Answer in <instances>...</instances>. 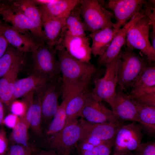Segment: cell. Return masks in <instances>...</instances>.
<instances>
[{"label": "cell", "mask_w": 155, "mask_h": 155, "mask_svg": "<svg viewBox=\"0 0 155 155\" xmlns=\"http://www.w3.org/2000/svg\"><path fill=\"white\" fill-rule=\"evenodd\" d=\"M100 99L90 91L87 97L81 117L86 121L95 123H123L113 112L107 108Z\"/></svg>", "instance_id": "9"}, {"label": "cell", "mask_w": 155, "mask_h": 155, "mask_svg": "<svg viewBox=\"0 0 155 155\" xmlns=\"http://www.w3.org/2000/svg\"><path fill=\"white\" fill-rule=\"evenodd\" d=\"M83 129L79 121L65 126L47 143L51 150L59 155L70 154L83 135Z\"/></svg>", "instance_id": "11"}, {"label": "cell", "mask_w": 155, "mask_h": 155, "mask_svg": "<svg viewBox=\"0 0 155 155\" xmlns=\"http://www.w3.org/2000/svg\"><path fill=\"white\" fill-rule=\"evenodd\" d=\"M80 1V0H40V5H43L53 15L65 19L71 10Z\"/></svg>", "instance_id": "23"}, {"label": "cell", "mask_w": 155, "mask_h": 155, "mask_svg": "<svg viewBox=\"0 0 155 155\" xmlns=\"http://www.w3.org/2000/svg\"><path fill=\"white\" fill-rule=\"evenodd\" d=\"M119 29L106 27L89 34L92 40V53L95 57L102 55L107 49Z\"/></svg>", "instance_id": "21"}, {"label": "cell", "mask_w": 155, "mask_h": 155, "mask_svg": "<svg viewBox=\"0 0 155 155\" xmlns=\"http://www.w3.org/2000/svg\"><path fill=\"white\" fill-rule=\"evenodd\" d=\"M57 54L62 74V99H68L75 94L89 90L92 80L99 78L97 75L98 70L90 62L78 61L70 55L64 48L58 49Z\"/></svg>", "instance_id": "1"}, {"label": "cell", "mask_w": 155, "mask_h": 155, "mask_svg": "<svg viewBox=\"0 0 155 155\" xmlns=\"http://www.w3.org/2000/svg\"><path fill=\"white\" fill-rule=\"evenodd\" d=\"M118 155H135V153H133L131 152H129L125 153L120 154Z\"/></svg>", "instance_id": "45"}, {"label": "cell", "mask_w": 155, "mask_h": 155, "mask_svg": "<svg viewBox=\"0 0 155 155\" xmlns=\"http://www.w3.org/2000/svg\"><path fill=\"white\" fill-rule=\"evenodd\" d=\"M135 151V155H155V143L151 142L141 143Z\"/></svg>", "instance_id": "35"}, {"label": "cell", "mask_w": 155, "mask_h": 155, "mask_svg": "<svg viewBox=\"0 0 155 155\" xmlns=\"http://www.w3.org/2000/svg\"><path fill=\"white\" fill-rule=\"evenodd\" d=\"M151 21L152 28V31L150 34L151 44L153 48L155 50V19H152Z\"/></svg>", "instance_id": "42"}, {"label": "cell", "mask_w": 155, "mask_h": 155, "mask_svg": "<svg viewBox=\"0 0 155 155\" xmlns=\"http://www.w3.org/2000/svg\"><path fill=\"white\" fill-rule=\"evenodd\" d=\"M52 120L48 126L45 132V136L48 143L52 138L61 131L65 126L66 119V99H62Z\"/></svg>", "instance_id": "27"}, {"label": "cell", "mask_w": 155, "mask_h": 155, "mask_svg": "<svg viewBox=\"0 0 155 155\" xmlns=\"http://www.w3.org/2000/svg\"><path fill=\"white\" fill-rule=\"evenodd\" d=\"M23 54L14 47L8 46L5 53L0 58V78L14 66L24 62Z\"/></svg>", "instance_id": "30"}, {"label": "cell", "mask_w": 155, "mask_h": 155, "mask_svg": "<svg viewBox=\"0 0 155 155\" xmlns=\"http://www.w3.org/2000/svg\"><path fill=\"white\" fill-rule=\"evenodd\" d=\"M9 109L12 114L20 117L24 115L25 111V105L23 102L14 101L11 104Z\"/></svg>", "instance_id": "38"}, {"label": "cell", "mask_w": 155, "mask_h": 155, "mask_svg": "<svg viewBox=\"0 0 155 155\" xmlns=\"http://www.w3.org/2000/svg\"><path fill=\"white\" fill-rule=\"evenodd\" d=\"M2 20L11 24L20 32L32 35L43 41L42 36L34 24L24 14L19 7L13 3L7 6L0 14Z\"/></svg>", "instance_id": "15"}, {"label": "cell", "mask_w": 155, "mask_h": 155, "mask_svg": "<svg viewBox=\"0 0 155 155\" xmlns=\"http://www.w3.org/2000/svg\"><path fill=\"white\" fill-rule=\"evenodd\" d=\"M148 1L144 0H109L108 8L112 11L116 22L113 28L119 29L125 25L134 16L144 9Z\"/></svg>", "instance_id": "10"}, {"label": "cell", "mask_w": 155, "mask_h": 155, "mask_svg": "<svg viewBox=\"0 0 155 155\" xmlns=\"http://www.w3.org/2000/svg\"><path fill=\"white\" fill-rule=\"evenodd\" d=\"M38 7L42 14L43 41L55 48L62 39L65 30L66 19L53 16L42 5Z\"/></svg>", "instance_id": "12"}, {"label": "cell", "mask_w": 155, "mask_h": 155, "mask_svg": "<svg viewBox=\"0 0 155 155\" xmlns=\"http://www.w3.org/2000/svg\"><path fill=\"white\" fill-rule=\"evenodd\" d=\"M83 129L81 139L87 137H95L108 141L115 139L117 133L123 123H95L83 119L78 120Z\"/></svg>", "instance_id": "17"}, {"label": "cell", "mask_w": 155, "mask_h": 155, "mask_svg": "<svg viewBox=\"0 0 155 155\" xmlns=\"http://www.w3.org/2000/svg\"><path fill=\"white\" fill-rule=\"evenodd\" d=\"M155 87V67L152 65L142 70L135 80L132 88L135 91Z\"/></svg>", "instance_id": "31"}, {"label": "cell", "mask_w": 155, "mask_h": 155, "mask_svg": "<svg viewBox=\"0 0 155 155\" xmlns=\"http://www.w3.org/2000/svg\"><path fill=\"white\" fill-rule=\"evenodd\" d=\"M5 104L0 99V127L3 126V121L5 117Z\"/></svg>", "instance_id": "41"}, {"label": "cell", "mask_w": 155, "mask_h": 155, "mask_svg": "<svg viewBox=\"0 0 155 155\" xmlns=\"http://www.w3.org/2000/svg\"><path fill=\"white\" fill-rule=\"evenodd\" d=\"M90 91L85 90L75 94L67 100L66 107V119L65 126L78 121L81 117L88 94Z\"/></svg>", "instance_id": "22"}, {"label": "cell", "mask_w": 155, "mask_h": 155, "mask_svg": "<svg viewBox=\"0 0 155 155\" xmlns=\"http://www.w3.org/2000/svg\"><path fill=\"white\" fill-rule=\"evenodd\" d=\"M23 62L12 67L0 79V99L9 109L11 104L15 83Z\"/></svg>", "instance_id": "20"}, {"label": "cell", "mask_w": 155, "mask_h": 155, "mask_svg": "<svg viewBox=\"0 0 155 155\" xmlns=\"http://www.w3.org/2000/svg\"><path fill=\"white\" fill-rule=\"evenodd\" d=\"M148 11L145 9L134 16L117 33L106 50L99 56L97 62L100 66H105L117 57L125 44L128 32L131 27L139 20L146 15Z\"/></svg>", "instance_id": "14"}, {"label": "cell", "mask_w": 155, "mask_h": 155, "mask_svg": "<svg viewBox=\"0 0 155 155\" xmlns=\"http://www.w3.org/2000/svg\"><path fill=\"white\" fill-rule=\"evenodd\" d=\"M114 139L108 141L92 149L79 152V155H110Z\"/></svg>", "instance_id": "33"}, {"label": "cell", "mask_w": 155, "mask_h": 155, "mask_svg": "<svg viewBox=\"0 0 155 155\" xmlns=\"http://www.w3.org/2000/svg\"><path fill=\"white\" fill-rule=\"evenodd\" d=\"M0 31L9 44L20 52L32 53L42 43L32 35L20 32L12 25L0 20Z\"/></svg>", "instance_id": "13"}, {"label": "cell", "mask_w": 155, "mask_h": 155, "mask_svg": "<svg viewBox=\"0 0 155 155\" xmlns=\"http://www.w3.org/2000/svg\"><path fill=\"white\" fill-rule=\"evenodd\" d=\"M32 63L29 75L50 80L60 78L61 73L57 51L55 47L42 43L32 53Z\"/></svg>", "instance_id": "2"}, {"label": "cell", "mask_w": 155, "mask_h": 155, "mask_svg": "<svg viewBox=\"0 0 155 155\" xmlns=\"http://www.w3.org/2000/svg\"><path fill=\"white\" fill-rule=\"evenodd\" d=\"M9 146V139L4 127H0V155H5Z\"/></svg>", "instance_id": "37"}, {"label": "cell", "mask_w": 155, "mask_h": 155, "mask_svg": "<svg viewBox=\"0 0 155 155\" xmlns=\"http://www.w3.org/2000/svg\"><path fill=\"white\" fill-rule=\"evenodd\" d=\"M13 3L18 7L25 16L34 24L43 40L41 13L39 7L36 5L35 2L22 0L17 1Z\"/></svg>", "instance_id": "25"}, {"label": "cell", "mask_w": 155, "mask_h": 155, "mask_svg": "<svg viewBox=\"0 0 155 155\" xmlns=\"http://www.w3.org/2000/svg\"><path fill=\"white\" fill-rule=\"evenodd\" d=\"M19 117V121L13 129L8 139L9 144H21L30 149L28 141L29 125L24 115Z\"/></svg>", "instance_id": "29"}, {"label": "cell", "mask_w": 155, "mask_h": 155, "mask_svg": "<svg viewBox=\"0 0 155 155\" xmlns=\"http://www.w3.org/2000/svg\"><path fill=\"white\" fill-rule=\"evenodd\" d=\"M108 141L95 137H87L81 139L78 142L77 146L78 152H80L92 149Z\"/></svg>", "instance_id": "34"}, {"label": "cell", "mask_w": 155, "mask_h": 155, "mask_svg": "<svg viewBox=\"0 0 155 155\" xmlns=\"http://www.w3.org/2000/svg\"><path fill=\"white\" fill-rule=\"evenodd\" d=\"M56 50L64 48L71 56L78 61L89 63L91 59L92 50L88 38L87 36H73L65 33Z\"/></svg>", "instance_id": "16"}, {"label": "cell", "mask_w": 155, "mask_h": 155, "mask_svg": "<svg viewBox=\"0 0 155 155\" xmlns=\"http://www.w3.org/2000/svg\"><path fill=\"white\" fill-rule=\"evenodd\" d=\"M31 149L19 144H9L5 155H30Z\"/></svg>", "instance_id": "36"}, {"label": "cell", "mask_w": 155, "mask_h": 155, "mask_svg": "<svg viewBox=\"0 0 155 155\" xmlns=\"http://www.w3.org/2000/svg\"><path fill=\"white\" fill-rule=\"evenodd\" d=\"M80 2L71 10L66 18L65 32L67 35L73 36H86L81 15Z\"/></svg>", "instance_id": "26"}, {"label": "cell", "mask_w": 155, "mask_h": 155, "mask_svg": "<svg viewBox=\"0 0 155 155\" xmlns=\"http://www.w3.org/2000/svg\"><path fill=\"white\" fill-rule=\"evenodd\" d=\"M141 127L135 122L123 125L115 138L113 155H118L135 151L141 143L143 134Z\"/></svg>", "instance_id": "8"}, {"label": "cell", "mask_w": 155, "mask_h": 155, "mask_svg": "<svg viewBox=\"0 0 155 155\" xmlns=\"http://www.w3.org/2000/svg\"><path fill=\"white\" fill-rule=\"evenodd\" d=\"M80 6L85 31L92 33L106 27L113 28V13L104 8L99 1L80 0Z\"/></svg>", "instance_id": "4"}, {"label": "cell", "mask_w": 155, "mask_h": 155, "mask_svg": "<svg viewBox=\"0 0 155 155\" xmlns=\"http://www.w3.org/2000/svg\"><path fill=\"white\" fill-rule=\"evenodd\" d=\"M61 91V77L46 82L35 89L34 93L40 102L42 120L44 123L49 124L53 118L59 105L58 100Z\"/></svg>", "instance_id": "7"}, {"label": "cell", "mask_w": 155, "mask_h": 155, "mask_svg": "<svg viewBox=\"0 0 155 155\" xmlns=\"http://www.w3.org/2000/svg\"><path fill=\"white\" fill-rule=\"evenodd\" d=\"M151 14L142 18L131 27L128 32L125 44L126 47L140 50L152 63L155 61V50L149 40Z\"/></svg>", "instance_id": "5"}, {"label": "cell", "mask_w": 155, "mask_h": 155, "mask_svg": "<svg viewBox=\"0 0 155 155\" xmlns=\"http://www.w3.org/2000/svg\"><path fill=\"white\" fill-rule=\"evenodd\" d=\"M19 119V117L16 115L12 113L8 114L5 117L3 125L13 129L18 123Z\"/></svg>", "instance_id": "39"}, {"label": "cell", "mask_w": 155, "mask_h": 155, "mask_svg": "<svg viewBox=\"0 0 155 155\" xmlns=\"http://www.w3.org/2000/svg\"><path fill=\"white\" fill-rule=\"evenodd\" d=\"M119 55L121 59L117 72V84L123 90L132 88L140 73L152 65L146 59L136 54L133 49L126 47Z\"/></svg>", "instance_id": "3"}, {"label": "cell", "mask_w": 155, "mask_h": 155, "mask_svg": "<svg viewBox=\"0 0 155 155\" xmlns=\"http://www.w3.org/2000/svg\"><path fill=\"white\" fill-rule=\"evenodd\" d=\"M112 108L114 113L121 120L142 122L134 104L128 96L119 86Z\"/></svg>", "instance_id": "19"}, {"label": "cell", "mask_w": 155, "mask_h": 155, "mask_svg": "<svg viewBox=\"0 0 155 155\" xmlns=\"http://www.w3.org/2000/svg\"><path fill=\"white\" fill-rule=\"evenodd\" d=\"M70 154L68 153H63L61 154V155H70Z\"/></svg>", "instance_id": "46"}, {"label": "cell", "mask_w": 155, "mask_h": 155, "mask_svg": "<svg viewBox=\"0 0 155 155\" xmlns=\"http://www.w3.org/2000/svg\"><path fill=\"white\" fill-rule=\"evenodd\" d=\"M7 6V4L2 3L0 6V14L2 11L5 9Z\"/></svg>", "instance_id": "44"}, {"label": "cell", "mask_w": 155, "mask_h": 155, "mask_svg": "<svg viewBox=\"0 0 155 155\" xmlns=\"http://www.w3.org/2000/svg\"><path fill=\"white\" fill-rule=\"evenodd\" d=\"M36 155H59L55 151L50 150L48 151H42Z\"/></svg>", "instance_id": "43"}, {"label": "cell", "mask_w": 155, "mask_h": 155, "mask_svg": "<svg viewBox=\"0 0 155 155\" xmlns=\"http://www.w3.org/2000/svg\"><path fill=\"white\" fill-rule=\"evenodd\" d=\"M121 61L119 55L106 65L104 75L95 80L94 87L90 91L94 96L102 101L106 102L111 107L116 94L118 70Z\"/></svg>", "instance_id": "6"}, {"label": "cell", "mask_w": 155, "mask_h": 155, "mask_svg": "<svg viewBox=\"0 0 155 155\" xmlns=\"http://www.w3.org/2000/svg\"><path fill=\"white\" fill-rule=\"evenodd\" d=\"M34 90L24 96L23 101L25 105L24 115L29 127L37 135H42L41 124L42 113L40 102Z\"/></svg>", "instance_id": "18"}, {"label": "cell", "mask_w": 155, "mask_h": 155, "mask_svg": "<svg viewBox=\"0 0 155 155\" xmlns=\"http://www.w3.org/2000/svg\"><path fill=\"white\" fill-rule=\"evenodd\" d=\"M128 96L140 104L155 107V87L132 90Z\"/></svg>", "instance_id": "32"}, {"label": "cell", "mask_w": 155, "mask_h": 155, "mask_svg": "<svg viewBox=\"0 0 155 155\" xmlns=\"http://www.w3.org/2000/svg\"><path fill=\"white\" fill-rule=\"evenodd\" d=\"M1 4H2L0 3V6L1 5Z\"/></svg>", "instance_id": "47"}, {"label": "cell", "mask_w": 155, "mask_h": 155, "mask_svg": "<svg viewBox=\"0 0 155 155\" xmlns=\"http://www.w3.org/2000/svg\"><path fill=\"white\" fill-rule=\"evenodd\" d=\"M9 44L0 31V58L5 53Z\"/></svg>", "instance_id": "40"}, {"label": "cell", "mask_w": 155, "mask_h": 155, "mask_svg": "<svg viewBox=\"0 0 155 155\" xmlns=\"http://www.w3.org/2000/svg\"><path fill=\"white\" fill-rule=\"evenodd\" d=\"M50 81L46 78L33 75H29L26 78L17 80L14 86L11 104L17 98L24 96L38 86Z\"/></svg>", "instance_id": "24"}, {"label": "cell", "mask_w": 155, "mask_h": 155, "mask_svg": "<svg viewBox=\"0 0 155 155\" xmlns=\"http://www.w3.org/2000/svg\"><path fill=\"white\" fill-rule=\"evenodd\" d=\"M134 105L143 126L149 132L155 131V107L140 104L131 100Z\"/></svg>", "instance_id": "28"}]
</instances>
